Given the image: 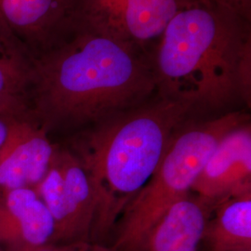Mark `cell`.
I'll use <instances>...</instances> for the list:
<instances>
[{
	"instance_id": "3",
	"label": "cell",
	"mask_w": 251,
	"mask_h": 251,
	"mask_svg": "<svg viewBox=\"0 0 251 251\" xmlns=\"http://www.w3.org/2000/svg\"><path fill=\"white\" fill-rule=\"evenodd\" d=\"M251 22L198 0L168 24L150 52L156 93L199 110H222L239 96V67Z\"/></svg>"
},
{
	"instance_id": "12",
	"label": "cell",
	"mask_w": 251,
	"mask_h": 251,
	"mask_svg": "<svg viewBox=\"0 0 251 251\" xmlns=\"http://www.w3.org/2000/svg\"><path fill=\"white\" fill-rule=\"evenodd\" d=\"M33 59L0 18V111L27 114V88Z\"/></svg>"
},
{
	"instance_id": "10",
	"label": "cell",
	"mask_w": 251,
	"mask_h": 251,
	"mask_svg": "<svg viewBox=\"0 0 251 251\" xmlns=\"http://www.w3.org/2000/svg\"><path fill=\"white\" fill-rule=\"evenodd\" d=\"M53 218L34 188L0 192V251H25L50 244Z\"/></svg>"
},
{
	"instance_id": "16",
	"label": "cell",
	"mask_w": 251,
	"mask_h": 251,
	"mask_svg": "<svg viewBox=\"0 0 251 251\" xmlns=\"http://www.w3.org/2000/svg\"><path fill=\"white\" fill-rule=\"evenodd\" d=\"M23 115H14L0 111V150L2 149L3 145L6 143L8 136H9L10 126L15 117Z\"/></svg>"
},
{
	"instance_id": "9",
	"label": "cell",
	"mask_w": 251,
	"mask_h": 251,
	"mask_svg": "<svg viewBox=\"0 0 251 251\" xmlns=\"http://www.w3.org/2000/svg\"><path fill=\"white\" fill-rule=\"evenodd\" d=\"M251 191V119L220 140L196 179L192 192L221 201Z\"/></svg>"
},
{
	"instance_id": "5",
	"label": "cell",
	"mask_w": 251,
	"mask_h": 251,
	"mask_svg": "<svg viewBox=\"0 0 251 251\" xmlns=\"http://www.w3.org/2000/svg\"><path fill=\"white\" fill-rule=\"evenodd\" d=\"M198 0H72L76 30L149 54L168 24Z\"/></svg>"
},
{
	"instance_id": "8",
	"label": "cell",
	"mask_w": 251,
	"mask_h": 251,
	"mask_svg": "<svg viewBox=\"0 0 251 251\" xmlns=\"http://www.w3.org/2000/svg\"><path fill=\"white\" fill-rule=\"evenodd\" d=\"M55 149L56 144L29 114L15 117L0 150V192L35 188L49 170Z\"/></svg>"
},
{
	"instance_id": "2",
	"label": "cell",
	"mask_w": 251,
	"mask_h": 251,
	"mask_svg": "<svg viewBox=\"0 0 251 251\" xmlns=\"http://www.w3.org/2000/svg\"><path fill=\"white\" fill-rule=\"evenodd\" d=\"M198 112L192 104L152 98L68 138L65 145L90 176L96 196L90 242L106 245L126 206L152 177L173 136Z\"/></svg>"
},
{
	"instance_id": "4",
	"label": "cell",
	"mask_w": 251,
	"mask_h": 251,
	"mask_svg": "<svg viewBox=\"0 0 251 251\" xmlns=\"http://www.w3.org/2000/svg\"><path fill=\"white\" fill-rule=\"evenodd\" d=\"M251 119L233 111L195 120L191 117L173 136L152 177L126 206L109 245L115 251H146L152 230L192 187L207 158L228 131Z\"/></svg>"
},
{
	"instance_id": "1",
	"label": "cell",
	"mask_w": 251,
	"mask_h": 251,
	"mask_svg": "<svg viewBox=\"0 0 251 251\" xmlns=\"http://www.w3.org/2000/svg\"><path fill=\"white\" fill-rule=\"evenodd\" d=\"M155 92L149 54L77 29L33 60L27 110L49 136H71L141 105Z\"/></svg>"
},
{
	"instance_id": "14",
	"label": "cell",
	"mask_w": 251,
	"mask_h": 251,
	"mask_svg": "<svg viewBox=\"0 0 251 251\" xmlns=\"http://www.w3.org/2000/svg\"><path fill=\"white\" fill-rule=\"evenodd\" d=\"M25 251H115L110 246L92 242L47 244Z\"/></svg>"
},
{
	"instance_id": "15",
	"label": "cell",
	"mask_w": 251,
	"mask_h": 251,
	"mask_svg": "<svg viewBox=\"0 0 251 251\" xmlns=\"http://www.w3.org/2000/svg\"><path fill=\"white\" fill-rule=\"evenodd\" d=\"M221 6L251 22V0H203Z\"/></svg>"
},
{
	"instance_id": "13",
	"label": "cell",
	"mask_w": 251,
	"mask_h": 251,
	"mask_svg": "<svg viewBox=\"0 0 251 251\" xmlns=\"http://www.w3.org/2000/svg\"><path fill=\"white\" fill-rule=\"evenodd\" d=\"M202 242L208 251L251 248V191L218 203L206 224Z\"/></svg>"
},
{
	"instance_id": "11",
	"label": "cell",
	"mask_w": 251,
	"mask_h": 251,
	"mask_svg": "<svg viewBox=\"0 0 251 251\" xmlns=\"http://www.w3.org/2000/svg\"><path fill=\"white\" fill-rule=\"evenodd\" d=\"M219 202L191 192L163 216L152 230L146 251H198Z\"/></svg>"
},
{
	"instance_id": "17",
	"label": "cell",
	"mask_w": 251,
	"mask_h": 251,
	"mask_svg": "<svg viewBox=\"0 0 251 251\" xmlns=\"http://www.w3.org/2000/svg\"><path fill=\"white\" fill-rule=\"evenodd\" d=\"M232 251H251V248H246V249H239V250H234Z\"/></svg>"
},
{
	"instance_id": "6",
	"label": "cell",
	"mask_w": 251,
	"mask_h": 251,
	"mask_svg": "<svg viewBox=\"0 0 251 251\" xmlns=\"http://www.w3.org/2000/svg\"><path fill=\"white\" fill-rule=\"evenodd\" d=\"M34 189L53 218L50 244L90 242L96 196L89 174L69 148L56 144L50 166Z\"/></svg>"
},
{
	"instance_id": "7",
	"label": "cell",
	"mask_w": 251,
	"mask_h": 251,
	"mask_svg": "<svg viewBox=\"0 0 251 251\" xmlns=\"http://www.w3.org/2000/svg\"><path fill=\"white\" fill-rule=\"evenodd\" d=\"M0 18L33 60L76 31L72 0H0Z\"/></svg>"
}]
</instances>
